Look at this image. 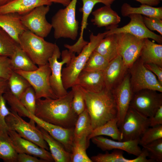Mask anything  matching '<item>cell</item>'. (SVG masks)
<instances>
[{
	"mask_svg": "<svg viewBox=\"0 0 162 162\" xmlns=\"http://www.w3.org/2000/svg\"><path fill=\"white\" fill-rule=\"evenodd\" d=\"M76 85L90 92H100L105 88L104 71L82 70L78 76Z\"/></svg>",
	"mask_w": 162,
	"mask_h": 162,
	"instance_id": "obj_21",
	"label": "cell"
},
{
	"mask_svg": "<svg viewBox=\"0 0 162 162\" xmlns=\"http://www.w3.org/2000/svg\"><path fill=\"white\" fill-rule=\"evenodd\" d=\"M143 20L145 25L149 30L156 31L162 35V20L145 16H143Z\"/></svg>",
	"mask_w": 162,
	"mask_h": 162,
	"instance_id": "obj_45",
	"label": "cell"
},
{
	"mask_svg": "<svg viewBox=\"0 0 162 162\" xmlns=\"http://www.w3.org/2000/svg\"><path fill=\"white\" fill-rule=\"evenodd\" d=\"M116 34L119 54L125 65L129 69L139 58L144 39L138 38L126 33Z\"/></svg>",
	"mask_w": 162,
	"mask_h": 162,
	"instance_id": "obj_13",
	"label": "cell"
},
{
	"mask_svg": "<svg viewBox=\"0 0 162 162\" xmlns=\"http://www.w3.org/2000/svg\"><path fill=\"white\" fill-rule=\"evenodd\" d=\"M130 78L128 71L121 82L112 91L117 106V125L119 128L130 106L133 94Z\"/></svg>",
	"mask_w": 162,
	"mask_h": 162,
	"instance_id": "obj_15",
	"label": "cell"
},
{
	"mask_svg": "<svg viewBox=\"0 0 162 162\" xmlns=\"http://www.w3.org/2000/svg\"><path fill=\"white\" fill-rule=\"evenodd\" d=\"M8 83L10 91L19 99L25 90L31 86L24 77L14 70L8 80Z\"/></svg>",
	"mask_w": 162,
	"mask_h": 162,
	"instance_id": "obj_33",
	"label": "cell"
},
{
	"mask_svg": "<svg viewBox=\"0 0 162 162\" xmlns=\"http://www.w3.org/2000/svg\"><path fill=\"white\" fill-rule=\"evenodd\" d=\"M94 51L104 57L109 62L119 54L116 34L106 35L99 42Z\"/></svg>",
	"mask_w": 162,
	"mask_h": 162,
	"instance_id": "obj_28",
	"label": "cell"
},
{
	"mask_svg": "<svg viewBox=\"0 0 162 162\" xmlns=\"http://www.w3.org/2000/svg\"><path fill=\"white\" fill-rule=\"evenodd\" d=\"M94 16L92 22L98 27H106L107 29L118 27L121 17L110 6L105 5L94 10L92 13Z\"/></svg>",
	"mask_w": 162,
	"mask_h": 162,
	"instance_id": "obj_24",
	"label": "cell"
},
{
	"mask_svg": "<svg viewBox=\"0 0 162 162\" xmlns=\"http://www.w3.org/2000/svg\"><path fill=\"white\" fill-rule=\"evenodd\" d=\"M89 144L87 138L74 141L71 152L70 162H93L86 152Z\"/></svg>",
	"mask_w": 162,
	"mask_h": 162,
	"instance_id": "obj_34",
	"label": "cell"
},
{
	"mask_svg": "<svg viewBox=\"0 0 162 162\" xmlns=\"http://www.w3.org/2000/svg\"><path fill=\"white\" fill-rule=\"evenodd\" d=\"M52 3L48 0H13L0 7V14L15 13L22 15L37 7L50 6Z\"/></svg>",
	"mask_w": 162,
	"mask_h": 162,
	"instance_id": "obj_23",
	"label": "cell"
},
{
	"mask_svg": "<svg viewBox=\"0 0 162 162\" xmlns=\"http://www.w3.org/2000/svg\"><path fill=\"white\" fill-rule=\"evenodd\" d=\"M10 58L14 70H20L29 71L35 70L38 68L19 45L17 47Z\"/></svg>",
	"mask_w": 162,
	"mask_h": 162,
	"instance_id": "obj_30",
	"label": "cell"
},
{
	"mask_svg": "<svg viewBox=\"0 0 162 162\" xmlns=\"http://www.w3.org/2000/svg\"><path fill=\"white\" fill-rule=\"evenodd\" d=\"M153 162H162V138L142 146Z\"/></svg>",
	"mask_w": 162,
	"mask_h": 162,
	"instance_id": "obj_40",
	"label": "cell"
},
{
	"mask_svg": "<svg viewBox=\"0 0 162 162\" xmlns=\"http://www.w3.org/2000/svg\"><path fill=\"white\" fill-rule=\"evenodd\" d=\"M17 162H46L41 159L25 153L18 154Z\"/></svg>",
	"mask_w": 162,
	"mask_h": 162,
	"instance_id": "obj_48",
	"label": "cell"
},
{
	"mask_svg": "<svg viewBox=\"0 0 162 162\" xmlns=\"http://www.w3.org/2000/svg\"><path fill=\"white\" fill-rule=\"evenodd\" d=\"M149 127V118L130 106L119 128L122 141L140 139Z\"/></svg>",
	"mask_w": 162,
	"mask_h": 162,
	"instance_id": "obj_10",
	"label": "cell"
},
{
	"mask_svg": "<svg viewBox=\"0 0 162 162\" xmlns=\"http://www.w3.org/2000/svg\"><path fill=\"white\" fill-rule=\"evenodd\" d=\"M68 50L62 51V53L56 44L52 55L48 60L51 70L50 82L51 88L58 98L62 97L68 93L64 87L62 80L63 65L70 62L72 54Z\"/></svg>",
	"mask_w": 162,
	"mask_h": 162,
	"instance_id": "obj_9",
	"label": "cell"
},
{
	"mask_svg": "<svg viewBox=\"0 0 162 162\" xmlns=\"http://www.w3.org/2000/svg\"><path fill=\"white\" fill-rule=\"evenodd\" d=\"M10 110V113L5 118L9 129L15 131L23 138L48 150V145L44 139L39 129L35 126L34 121L30 119V122H27L16 112Z\"/></svg>",
	"mask_w": 162,
	"mask_h": 162,
	"instance_id": "obj_7",
	"label": "cell"
},
{
	"mask_svg": "<svg viewBox=\"0 0 162 162\" xmlns=\"http://www.w3.org/2000/svg\"><path fill=\"white\" fill-rule=\"evenodd\" d=\"M139 58L144 64L154 63L162 67V45L144 39Z\"/></svg>",
	"mask_w": 162,
	"mask_h": 162,
	"instance_id": "obj_25",
	"label": "cell"
},
{
	"mask_svg": "<svg viewBox=\"0 0 162 162\" xmlns=\"http://www.w3.org/2000/svg\"><path fill=\"white\" fill-rule=\"evenodd\" d=\"M13 0H0V7L3 6Z\"/></svg>",
	"mask_w": 162,
	"mask_h": 162,
	"instance_id": "obj_52",
	"label": "cell"
},
{
	"mask_svg": "<svg viewBox=\"0 0 162 162\" xmlns=\"http://www.w3.org/2000/svg\"><path fill=\"white\" fill-rule=\"evenodd\" d=\"M93 130L90 118L86 108L78 115L74 129V141L87 139Z\"/></svg>",
	"mask_w": 162,
	"mask_h": 162,
	"instance_id": "obj_31",
	"label": "cell"
},
{
	"mask_svg": "<svg viewBox=\"0 0 162 162\" xmlns=\"http://www.w3.org/2000/svg\"><path fill=\"white\" fill-rule=\"evenodd\" d=\"M162 105V92L145 89L133 93L130 106L149 118Z\"/></svg>",
	"mask_w": 162,
	"mask_h": 162,
	"instance_id": "obj_12",
	"label": "cell"
},
{
	"mask_svg": "<svg viewBox=\"0 0 162 162\" xmlns=\"http://www.w3.org/2000/svg\"><path fill=\"white\" fill-rule=\"evenodd\" d=\"M13 71L10 57L0 56V78L8 80Z\"/></svg>",
	"mask_w": 162,
	"mask_h": 162,
	"instance_id": "obj_44",
	"label": "cell"
},
{
	"mask_svg": "<svg viewBox=\"0 0 162 162\" xmlns=\"http://www.w3.org/2000/svg\"><path fill=\"white\" fill-rule=\"evenodd\" d=\"M77 0H71L63 9L59 10L52 17L51 24L56 39L68 38L74 40L78 34L79 22L76 18Z\"/></svg>",
	"mask_w": 162,
	"mask_h": 162,
	"instance_id": "obj_5",
	"label": "cell"
},
{
	"mask_svg": "<svg viewBox=\"0 0 162 162\" xmlns=\"http://www.w3.org/2000/svg\"><path fill=\"white\" fill-rule=\"evenodd\" d=\"M38 128L44 139L49 147L54 161L55 162H70L71 153L45 130L40 127Z\"/></svg>",
	"mask_w": 162,
	"mask_h": 162,
	"instance_id": "obj_27",
	"label": "cell"
},
{
	"mask_svg": "<svg viewBox=\"0 0 162 162\" xmlns=\"http://www.w3.org/2000/svg\"><path fill=\"white\" fill-rule=\"evenodd\" d=\"M6 101L3 95H0V136L8 137L9 129L5 121L7 116L10 113L6 105Z\"/></svg>",
	"mask_w": 162,
	"mask_h": 162,
	"instance_id": "obj_43",
	"label": "cell"
},
{
	"mask_svg": "<svg viewBox=\"0 0 162 162\" xmlns=\"http://www.w3.org/2000/svg\"><path fill=\"white\" fill-rule=\"evenodd\" d=\"M0 27L18 44L20 37L27 30L22 22L21 15L15 13L0 14Z\"/></svg>",
	"mask_w": 162,
	"mask_h": 162,
	"instance_id": "obj_22",
	"label": "cell"
},
{
	"mask_svg": "<svg viewBox=\"0 0 162 162\" xmlns=\"http://www.w3.org/2000/svg\"><path fill=\"white\" fill-rule=\"evenodd\" d=\"M91 139L92 142L103 151L118 149L137 157L142 152V149L139 146V139L126 141H116L102 136H96Z\"/></svg>",
	"mask_w": 162,
	"mask_h": 162,
	"instance_id": "obj_19",
	"label": "cell"
},
{
	"mask_svg": "<svg viewBox=\"0 0 162 162\" xmlns=\"http://www.w3.org/2000/svg\"><path fill=\"white\" fill-rule=\"evenodd\" d=\"M19 44L34 63L39 66L48 63L56 44L27 30L20 37Z\"/></svg>",
	"mask_w": 162,
	"mask_h": 162,
	"instance_id": "obj_4",
	"label": "cell"
},
{
	"mask_svg": "<svg viewBox=\"0 0 162 162\" xmlns=\"http://www.w3.org/2000/svg\"><path fill=\"white\" fill-rule=\"evenodd\" d=\"M128 70L120 55L110 62L104 71L105 88L112 91L123 80Z\"/></svg>",
	"mask_w": 162,
	"mask_h": 162,
	"instance_id": "obj_20",
	"label": "cell"
},
{
	"mask_svg": "<svg viewBox=\"0 0 162 162\" xmlns=\"http://www.w3.org/2000/svg\"><path fill=\"white\" fill-rule=\"evenodd\" d=\"M19 44L0 27V56L10 57Z\"/></svg>",
	"mask_w": 162,
	"mask_h": 162,
	"instance_id": "obj_36",
	"label": "cell"
},
{
	"mask_svg": "<svg viewBox=\"0 0 162 162\" xmlns=\"http://www.w3.org/2000/svg\"><path fill=\"white\" fill-rule=\"evenodd\" d=\"M72 90L56 99H37L34 116L46 122L67 128H74L78 115L72 106Z\"/></svg>",
	"mask_w": 162,
	"mask_h": 162,
	"instance_id": "obj_1",
	"label": "cell"
},
{
	"mask_svg": "<svg viewBox=\"0 0 162 162\" xmlns=\"http://www.w3.org/2000/svg\"><path fill=\"white\" fill-rule=\"evenodd\" d=\"M142 153L137 158L132 159L125 158L123 156V151L114 149L111 153L106 152L105 154L100 153L92 156L91 159L94 162H152L151 159L147 158V152L142 149Z\"/></svg>",
	"mask_w": 162,
	"mask_h": 162,
	"instance_id": "obj_26",
	"label": "cell"
},
{
	"mask_svg": "<svg viewBox=\"0 0 162 162\" xmlns=\"http://www.w3.org/2000/svg\"><path fill=\"white\" fill-rule=\"evenodd\" d=\"M71 88L73 93L72 106L74 112L78 115L86 108L82 88L78 85H75Z\"/></svg>",
	"mask_w": 162,
	"mask_h": 162,
	"instance_id": "obj_39",
	"label": "cell"
},
{
	"mask_svg": "<svg viewBox=\"0 0 162 162\" xmlns=\"http://www.w3.org/2000/svg\"><path fill=\"white\" fill-rule=\"evenodd\" d=\"M161 138H162V125L150 127L141 136L139 144L142 146Z\"/></svg>",
	"mask_w": 162,
	"mask_h": 162,
	"instance_id": "obj_42",
	"label": "cell"
},
{
	"mask_svg": "<svg viewBox=\"0 0 162 162\" xmlns=\"http://www.w3.org/2000/svg\"><path fill=\"white\" fill-rule=\"evenodd\" d=\"M145 66L156 76L162 85V67L154 63L144 64Z\"/></svg>",
	"mask_w": 162,
	"mask_h": 162,
	"instance_id": "obj_46",
	"label": "cell"
},
{
	"mask_svg": "<svg viewBox=\"0 0 162 162\" xmlns=\"http://www.w3.org/2000/svg\"><path fill=\"white\" fill-rule=\"evenodd\" d=\"M9 90L8 80L0 78V95H3Z\"/></svg>",
	"mask_w": 162,
	"mask_h": 162,
	"instance_id": "obj_49",
	"label": "cell"
},
{
	"mask_svg": "<svg viewBox=\"0 0 162 162\" xmlns=\"http://www.w3.org/2000/svg\"><path fill=\"white\" fill-rule=\"evenodd\" d=\"M141 4H146L153 6L158 5L162 0H135Z\"/></svg>",
	"mask_w": 162,
	"mask_h": 162,
	"instance_id": "obj_50",
	"label": "cell"
},
{
	"mask_svg": "<svg viewBox=\"0 0 162 162\" xmlns=\"http://www.w3.org/2000/svg\"><path fill=\"white\" fill-rule=\"evenodd\" d=\"M51 2L57 3L66 7L70 3L71 0H48Z\"/></svg>",
	"mask_w": 162,
	"mask_h": 162,
	"instance_id": "obj_51",
	"label": "cell"
},
{
	"mask_svg": "<svg viewBox=\"0 0 162 162\" xmlns=\"http://www.w3.org/2000/svg\"><path fill=\"white\" fill-rule=\"evenodd\" d=\"M109 62L104 57L94 50L89 56L82 70L104 71Z\"/></svg>",
	"mask_w": 162,
	"mask_h": 162,
	"instance_id": "obj_37",
	"label": "cell"
},
{
	"mask_svg": "<svg viewBox=\"0 0 162 162\" xmlns=\"http://www.w3.org/2000/svg\"><path fill=\"white\" fill-rule=\"evenodd\" d=\"M128 71L133 93L145 89L162 93V85L156 76L145 66L139 58L129 69Z\"/></svg>",
	"mask_w": 162,
	"mask_h": 162,
	"instance_id": "obj_8",
	"label": "cell"
},
{
	"mask_svg": "<svg viewBox=\"0 0 162 162\" xmlns=\"http://www.w3.org/2000/svg\"><path fill=\"white\" fill-rule=\"evenodd\" d=\"M121 13L124 17L131 14H139L144 16L156 17L162 20V7H154L146 4H142L138 7H133L128 3H124L121 8Z\"/></svg>",
	"mask_w": 162,
	"mask_h": 162,
	"instance_id": "obj_29",
	"label": "cell"
},
{
	"mask_svg": "<svg viewBox=\"0 0 162 162\" xmlns=\"http://www.w3.org/2000/svg\"><path fill=\"white\" fill-rule=\"evenodd\" d=\"M106 35L105 32L99 33L96 35L92 33L90 36L89 42L78 55L76 56L75 53H73L70 62L62 70V82L66 90L76 85L78 76L83 69L89 56Z\"/></svg>",
	"mask_w": 162,
	"mask_h": 162,
	"instance_id": "obj_3",
	"label": "cell"
},
{
	"mask_svg": "<svg viewBox=\"0 0 162 162\" xmlns=\"http://www.w3.org/2000/svg\"><path fill=\"white\" fill-rule=\"evenodd\" d=\"M18 154L9 136H0V159L5 162H17Z\"/></svg>",
	"mask_w": 162,
	"mask_h": 162,
	"instance_id": "obj_35",
	"label": "cell"
},
{
	"mask_svg": "<svg viewBox=\"0 0 162 162\" xmlns=\"http://www.w3.org/2000/svg\"><path fill=\"white\" fill-rule=\"evenodd\" d=\"M150 127L162 125V105L156 111L154 114L149 118Z\"/></svg>",
	"mask_w": 162,
	"mask_h": 162,
	"instance_id": "obj_47",
	"label": "cell"
},
{
	"mask_svg": "<svg viewBox=\"0 0 162 162\" xmlns=\"http://www.w3.org/2000/svg\"><path fill=\"white\" fill-rule=\"evenodd\" d=\"M24 77L29 82L35 92L37 99L44 98H58L53 92L50 82L51 70L48 63L38 66L34 70L27 71L14 70Z\"/></svg>",
	"mask_w": 162,
	"mask_h": 162,
	"instance_id": "obj_6",
	"label": "cell"
},
{
	"mask_svg": "<svg viewBox=\"0 0 162 162\" xmlns=\"http://www.w3.org/2000/svg\"><path fill=\"white\" fill-rule=\"evenodd\" d=\"M82 2V7L80 11L82 12L81 31L79 38L77 42L74 44L64 45V46L71 53H77L79 54L83 47L88 43L83 39L84 30L88 25V17L95 5L98 3H102L105 5L111 6L116 0H81Z\"/></svg>",
	"mask_w": 162,
	"mask_h": 162,
	"instance_id": "obj_18",
	"label": "cell"
},
{
	"mask_svg": "<svg viewBox=\"0 0 162 162\" xmlns=\"http://www.w3.org/2000/svg\"><path fill=\"white\" fill-rule=\"evenodd\" d=\"M19 100L30 114L34 115L37 99L34 90L31 86L25 90Z\"/></svg>",
	"mask_w": 162,
	"mask_h": 162,
	"instance_id": "obj_41",
	"label": "cell"
},
{
	"mask_svg": "<svg viewBox=\"0 0 162 162\" xmlns=\"http://www.w3.org/2000/svg\"><path fill=\"white\" fill-rule=\"evenodd\" d=\"M8 134L11 143L18 154H29L43 159L46 162L54 161L50 153L47 150L21 137L14 130L9 129Z\"/></svg>",
	"mask_w": 162,
	"mask_h": 162,
	"instance_id": "obj_16",
	"label": "cell"
},
{
	"mask_svg": "<svg viewBox=\"0 0 162 162\" xmlns=\"http://www.w3.org/2000/svg\"><path fill=\"white\" fill-rule=\"evenodd\" d=\"M117 118L111 119L93 130L87 138L89 142L92 138L99 136H109L114 140L122 141L121 133L118 125Z\"/></svg>",
	"mask_w": 162,
	"mask_h": 162,
	"instance_id": "obj_32",
	"label": "cell"
},
{
	"mask_svg": "<svg viewBox=\"0 0 162 162\" xmlns=\"http://www.w3.org/2000/svg\"><path fill=\"white\" fill-rule=\"evenodd\" d=\"M28 118L33 120L38 127L46 131L60 142L68 151L71 152L74 142V128H67L46 122L30 113Z\"/></svg>",
	"mask_w": 162,
	"mask_h": 162,
	"instance_id": "obj_17",
	"label": "cell"
},
{
	"mask_svg": "<svg viewBox=\"0 0 162 162\" xmlns=\"http://www.w3.org/2000/svg\"><path fill=\"white\" fill-rule=\"evenodd\" d=\"M82 88L86 107L93 130L117 118V106L112 91L105 88L100 92L95 93Z\"/></svg>",
	"mask_w": 162,
	"mask_h": 162,
	"instance_id": "obj_2",
	"label": "cell"
},
{
	"mask_svg": "<svg viewBox=\"0 0 162 162\" xmlns=\"http://www.w3.org/2000/svg\"><path fill=\"white\" fill-rule=\"evenodd\" d=\"M130 22L124 26L111 28L105 32L106 35L121 33H128L141 39H152L159 44H162V37L149 30L145 25L143 16L139 14H131L128 16Z\"/></svg>",
	"mask_w": 162,
	"mask_h": 162,
	"instance_id": "obj_14",
	"label": "cell"
},
{
	"mask_svg": "<svg viewBox=\"0 0 162 162\" xmlns=\"http://www.w3.org/2000/svg\"><path fill=\"white\" fill-rule=\"evenodd\" d=\"M50 6H40L21 15L22 22L27 30L44 38L48 36L52 28L51 23L46 18L50 10Z\"/></svg>",
	"mask_w": 162,
	"mask_h": 162,
	"instance_id": "obj_11",
	"label": "cell"
},
{
	"mask_svg": "<svg viewBox=\"0 0 162 162\" xmlns=\"http://www.w3.org/2000/svg\"><path fill=\"white\" fill-rule=\"evenodd\" d=\"M3 96L10 107V110L16 112L21 117L28 118L30 113L20 102L19 99L13 95L9 90Z\"/></svg>",
	"mask_w": 162,
	"mask_h": 162,
	"instance_id": "obj_38",
	"label": "cell"
}]
</instances>
